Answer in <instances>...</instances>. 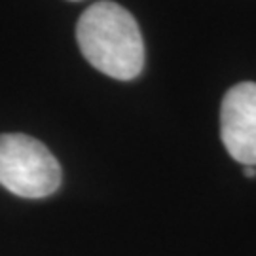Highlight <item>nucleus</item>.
Masks as SVG:
<instances>
[{"instance_id": "obj_1", "label": "nucleus", "mask_w": 256, "mask_h": 256, "mask_svg": "<svg viewBox=\"0 0 256 256\" xmlns=\"http://www.w3.org/2000/svg\"><path fill=\"white\" fill-rule=\"evenodd\" d=\"M86 61L116 80H133L144 66V42L135 18L124 6L102 0L86 10L76 25Z\"/></svg>"}, {"instance_id": "obj_2", "label": "nucleus", "mask_w": 256, "mask_h": 256, "mask_svg": "<svg viewBox=\"0 0 256 256\" xmlns=\"http://www.w3.org/2000/svg\"><path fill=\"white\" fill-rule=\"evenodd\" d=\"M61 165L44 142L25 133L0 135V184L27 200L48 198L61 186Z\"/></svg>"}, {"instance_id": "obj_3", "label": "nucleus", "mask_w": 256, "mask_h": 256, "mask_svg": "<svg viewBox=\"0 0 256 256\" xmlns=\"http://www.w3.org/2000/svg\"><path fill=\"white\" fill-rule=\"evenodd\" d=\"M220 137L228 154L256 167V84L230 88L220 106Z\"/></svg>"}, {"instance_id": "obj_4", "label": "nucleus", "mask_w": 256, "mask_h": 256, "mask_svg": "<svg viewBox=\"0 0 256 256\" xmlns=\"http://www.w3.org/2000/svg\"><path fill=\"white\" fill-rule=\"evenodd\" d=\"M245 174H247L248 178H254V176H256V167H252V165H245Z\"/></svg>"}]
</instances>
